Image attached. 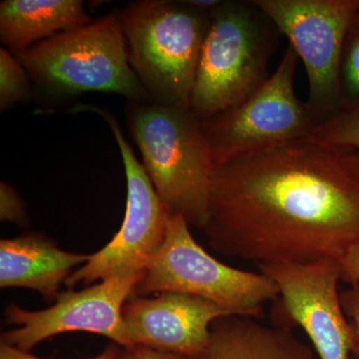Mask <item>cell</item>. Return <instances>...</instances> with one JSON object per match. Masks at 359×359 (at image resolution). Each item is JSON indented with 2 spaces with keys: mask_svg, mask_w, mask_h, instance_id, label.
Wrapping results in <instances>:
<instances>
[{
  "mask_svg": "<svg viewBox=\"0 0 359 359\" xmlns=\"http://www.w3.org/2000/svg\"><path fill=\"white\" fill-rule=\"evenodd\" d=\"M166 292L195 295L233 316L252 318L261 316L264 304L280 295L264 273L233 268L208 254L179 215L170 218L164 245L144 269L134 294Z\"/></svg>",
  "mask_w": 359,
  "mask_h": 359,
  "instance_id": "cell-6",
  "label": "cell"
},
{
  "mask_svg": "<svg viewBox=\"0 0 359 359\" xmlns=\"http://www.w3.org/2000/svg\"><path fill=\"white\" fill-rule=\"evenodd\" d=\"M16 57L37 91L53 100L104 92L128 102H152L129 65L119 11L59 33Z\"/></svg>",
  "mask_w": 359,
  "mask_h": 359,
  "instance_id": "cell-4",
  "label": "cell"
},
{
  "mask_svg": "<svg viewBox=\"0 0 359 359\" xmlns=\"http://www.w3.org/2000/svg\"><path fill=\"white\" fill-rule=\"evenodd\" d=\"M193 359H318L289 327H269L252 316H226L212 323L204 349Z\"/></svg>",
  "mask_w": 359,
  "mask_h": 359,
  "instance_id": "cell-14",
  "label": "cell"
},
{
  "mask_svg": "<svg viewBox=\"0 0 359 359\" xmlns=\"http://www.w3.org/2000/svg\"><path fill=\"white\" fill-rule=\"evenodd\" d=\"M306 141L359 152V104L316 125Z\"/></svg>",
  "mask_w": 359,
  "mask_h": 359,
  "instance_id": "cell-16",
  "label": "cell"
},
{
  "mask_svg": "<svg viewBox=\"0 0 359 359\" xmlns=\"http://www.w3.org/2000/svg\"><path fill=\"white\" fill-rule=\"evenodd\" d=\"M282 33L252 1H222L211 13L190 109L200 121L240 105L268 80Z\"/></svg>",
  "mask_w": 359,
  "mask_h": 359,
  "instance_id": "cell-3",
  "label": "cell"
},
{
  "mask_svg": "<svg viewBox=\"0 0 359 359\" xmlns=\"http://www.w3.org/2000/svg\"><path fill=\"white\" fill-rule=\"evenodd\" d=\"M32 81L25 66L6 48L0 49V111L26 103L33 96Z\"/></svg>",
  "mask_w": 359,
  "mask_h": 359,
  "instance_id": "cell-17",
  "label": "cell"
},
{
  "mask_svg": "<svg viewBox=\"0 0 359 359\" xmlns=\"http://www.w3.org/2000/svg\"><path fill=\"white\" fill-rule=\"evenodd\" d=\"M339 81L346 107L359 104V9L344 40Z\"/></svg>",
  "mask_w": 359,
  "mask_h": 359,
  "instance_id": "cell-18",
  "label": "cell"
},
{
  "mask_svg": "<svg viewBox=\"0 0 359 359\" xmlns=\"http://www.w3.org/2000/svg\"><path fill=\"white\" fill-rule=\"evenodd\" d=\"M90 255L66 252L41 233H26L0 241V287L36 290L47 301L57 299L59 289L88 262Z\"/></svg>",
  "mask_w": 359,
  "mask_h": 359,
  "instance_id": "cell-13",
  "label": "cell"
},
{
  "mask_svg": "<svg viewBox=\"0 0 359 359\" xmlns=\"http://www.w3.org/2000/svg\"><path fill=\"white\" fill-rule=\"evenodd\" d=\"M351 159L353 161L354 167L356 168L359 173V152L358 151H351Z\"/></svg>",
  "mask_w": 359,
  "mask_h": 359,
  "instance_id": "cell-25",
  "label": "cell"
},
{
  "mask_svg": "<svg viewBox=\"0 0 359 359\" xmlns=\"http://www.w3.org/2000/svg\"><path fill=\"white\" fill-rule=\"evenodd\" d=\"M186 1L187 4L200 9V11L212 13L222 4L223 0H186Z\"/></svg>",
  "mask_w": 359,
  "mask_h": 359,
  "instance_id": "cell-24",
  "label": "cell"
},
{
  "mask_svg": "<svg viewBox=\"0 0 359 359\" xmlns=\"http://www.w3.org/2000/svg\"><path fill=\"white\" fill-rule=\"evenodd\" d=\"M73 111L96 113L110 127L124 164L127 201L121 228L105 247L90 255L88 262L75 269L65 283L69 287L78 283L90 285L115 276L143 273L164 245L172 216L156 193L115 116L105 108L94 105L76 106Z\"/></svg>",
  "mask_w": 359,
  "mask_h": 359,
  "instance_id": "cell-9",
  "label": "cell"
},
{
  "mask_svg": "<svg viewBox=\"0 0 359 359\" xmlns=\"http://www.w3.org/2000/svg\"><path fill=\"white\" fill-rule=\"evenodd\" d=\"M81 0H4L0 40L13 55L59 33L91 22Z\"/></svg>",
  "mask_w": 359,
  "mask_h": 359,
  "instance_id": "cell-15",
  "label": "cell"
},
{
  "mask_svg": "<svg viewBox=\"0 0 359 359\" xmlns=\"http://www.w3.org/2000/svg\"><path fill=\"white\" fill-rule=\"evenodd\" d=\"M142 273L115 276L86 289L60 292L53 306L42 311H26L11 304L6 320L18 327L2 332L0 344L30 351L55 335L85 332L103 335L118 346H131L122 311Z\"/></svg>",
  "mask_w": 359,
  "mask_h": 359,
  "instance_id": "cell-10",
  "label": "cell"
},
{
  "mask_svg": "<svg viewBox=\"0 0 359 359\" xmlns=\"http://www.w3.org/2000/svg\"><path fill=\"white\" fill-rule=\"evenodd\" d=\"M351 150L306 140L216 168L204 231L226 257L257 266L340 262L359 243Z\"/></svg>",
  "mask_w": 359,
  "mask_h": 359,
  "instance_id": "cell-1",
  "label": "cell"
},
{
  "mask_svg": "<svg viewBox=\"0 0 359 359\" xmlns=\"http://www.w3.org/2000/svg\"><path fill=\"white\" fill-rule=\"evenodd\" d=\"M113 359H191L177 354L163 353L143 346H118Z\"/></svg>",
  "mask_w": 359,
  "mask_h": 359,
  "instance_id": "cell-21",
  "label": "cell"
},
{
  "mask_svg": "<svg viewBox=\"0 0 359 359\" xmlns=\"http://www.w3.org/2000/svg\"><path fill=\"white\" fill-rule=\"evenodd\" d=\"M0 219L22 226L28 224L25 201L13 187L4 181L0 183Z\"/></svg>",
  "mask_w": 359,
  "mask_h": 359,
  "instance_id": "cell-19",
  "label": "cell"
},
{
  "mask_svg": "<svg viewBox=\"0 0 359 359\" xmlns=\"http://www.w3.org/2000/svg\"><path fill=\"white\" fill-rule=\"evenodd\" d=\"M342 282L349 285L359 283V243L347 252L339 262Z\"/></svg>",
  "mask_w": 359,
  "mask_h": 359,
  "instance_id": "cell-23",
  "label": "cell"
},
{
  "mask_svg": "<svg viewBox=\"0 0 359 359\" xmlns=\"http://www.w3.org/2000/svg\"><path fill=\"white\" fill-rule=\"evenodd\" d=\"M233 316L195 295L166 292L153 297L132 295L122 316L131 346H143L195 358L204 349L212 323Z\"/></svg>",
  "mask_w": 359,
  "mask_h": 359,
  "instance_id": "cell-12",
  "label": "cell"
},
{
  "mask_svg": "<svg viewBox=\"0 0 359 359\" xmlns=\"http://www.w3.org/2000/svg\"><path fill=\"white\" fill-rule=\"evenodd\" d=\"M119 11L129 65L152 102L190 107L211 13L186 0H138Z\"/></svg>",
  "mask_w": 359,
  "mask_h": 359,
  "instance_id": "cell-5",
  "label": "cell"
},
{
  "mask_svg": "<svg viewBox=\"0 0 359 359\" xmlns=\"http://www.w3.org/2000/svg\"><path fill=\"white\" fill-rule=\"evenodd\" d=\"M299 59L287 47L275 72L247 100L201 121L216 168L241 156L306 140L316 128L306 103L295 94Z\"/></svg>",
  "mask_w": 359,
  "mask_h": 359,
  "instance_id": "cell-7",
  "label": "cell"
},
{
  "mask_svg": "<svg viewBox=\"0 0 359 359\" xmlns=\"http://www.w3.org/2000/svg\"><path fill=\"white\" fill-rule=\"evenodd\" d=\"M126 119L168 211L204 230L216 165L202 122L190 107L153 102H128Z\"/></svg>",
  "mask_w": 359,
  "mask_h": 359,
  "instance_id": "cell-2",
  "label": "cell"
},
{
  "mask_svg": "<svg viewBox=\"0 0 359 359\" xmlns=\"http://www.w3.org/2000/svg\"><path fill=\"white\" fill-rule=\"evenodd\" d=\"M304 62L309 82L306 108L316 124L346 107L340 61L359 0H255Z\"/></svg>",
  "mask_w": 359,
  "mask_h": 359,
  "instance_id": "cell-8",
  "label": "cell"
},
{
  "mask_svg": "<svg viewBox=\"0 0 359 359\" xmlns=\"http://www.w3.org/2000/svg\"><path fill=\"white\" fill-rule=\"evenodd\" d=\"M278 289L283 311L308 334L318 359H351L355 334L340 301V263L259 266Z\"/></svg>",
  "mask_w": 359,
  "mask_h": 359,
  "instance_id": "cell-11",
  "label": "cell"
},
{
  "mask_svg": "<svg viewBox=\"0 0 359 359\" xmlns=\"http://www.w3.org/2000/svg\"><path fill=\"white\" fill-rule=\"evenodd\" d=\"M118 344H110L105 349L94 356L86 359H113L114 358L116 351H117ZM0 359H45L35 356L30 351H20L15 347L6 346V344H0Z\"/></svg>",
  "mask_w": 359,
  "mask_h": 359,
  "instance_id": "cell-22",
  "label": "cell"
},
{
  "mask_svg": "<svg viewBox=\"0 0 359 359\" xmlns=\"http://www.w3.org/2000/svg\"><path fill=\"white\" fill-rule=\"evenodd\" d=\"M340 301L344 313L353 325L355 334L356 359H359V283L349 285L348 289L340 292Z\"/></svg>",
  "mask_w": 359,
  "mask_h": 359,
  "instance_id": "cell-20",
  "label": "cell"
}]
</instances>
